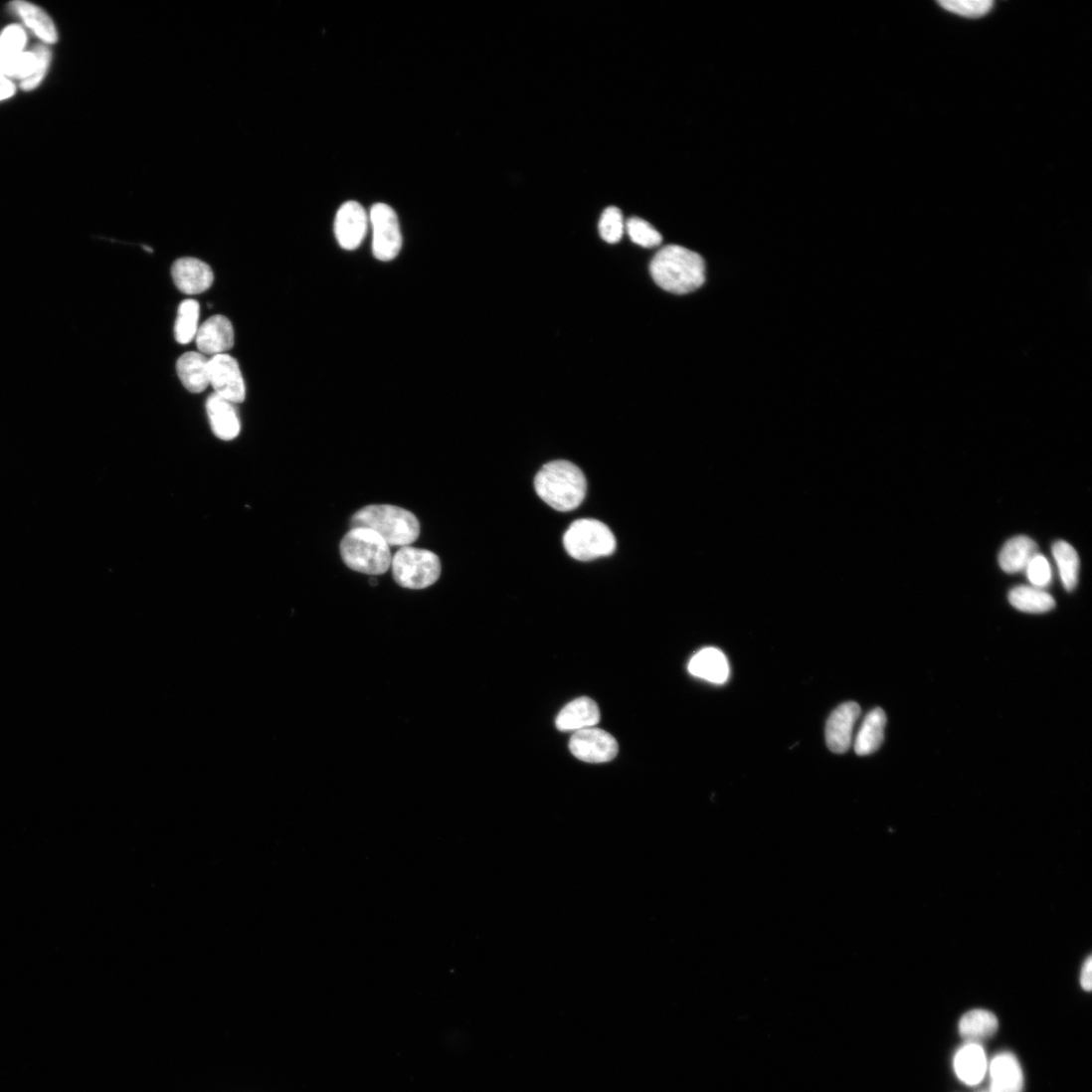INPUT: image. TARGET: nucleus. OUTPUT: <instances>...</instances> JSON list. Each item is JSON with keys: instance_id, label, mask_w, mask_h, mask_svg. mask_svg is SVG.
<instances>
[{"instance_id": "1", "label": "nucleus", "mask_w": 1092, "mask_h": 1092, "mask_svg": "<svg viewBox=\"0 0 1092 1092\" xmlns=\"http://www.w3.org/2000/svg\"><path fill=\"white\" fill-rule=\"evenodd\" d=\"M650 274L662 289L686 294L705 282V263L696 253L679 246L661 249L650 263Z\"/></svg>"}, {"instance_id": "2", "label": "nucleus", "mask_w": 1092, "mask_h": 1092, "mask_svg": "<svg viewBox=\"0 0 1092 1092\" xmlns=\"http://www.w3.org/2000/svg\"><path fill=\"white\" fill-rule=\"evenodd\" d=\"M537 495L561 512L577 509L587 493L583 471L568 460H554L543 465L534 480Z\"/></svg>"}, {"instance_id": "3", "label": "nucleus", "mask_w": 1092, "mask_h": 1092, "mask_svg": "<svg viewBox=\"0 0 1092 1092\" xmlns=\"http://www.w3.org/2000/svg\"><path fill=\"white\" fill-rule=\"evenodd\" d=\"M351 528H369L388 544L408 546L420 535V523L410 511L391 505H371L356 512Z\"/></svg>"}, {"instance_id": "4", "label": "nucleus", "mask_w": 1092, "mask_h": 1092, "mask_svg": "<svg viewBox=\"0 0 1092 1092\" xmlns=\"http://www.w3.org/2000/svg\"><path fill=\"white\" fill-rule=\"evenodd\" d=\"M345 565L358 573L384 575L392 566L389 544L369 528H351L340 543Z\"/></svg>"}, {"instance_id": "5", "label": "nucleus", "mask_w": 1092, "mask_h": 1092, "mask_svg": "<svg viewBox=\"0 0 1092 1092\" xmlns=\"http://www.w3.org/2000/svg\"><path fill=\"white\" fill-rule=\"evenodd\" d=\"M567 553L575 560L589 562L612 556L617 539L609 526L595 519H579L564 536Z\"/></svg>"}, {"instance_id": "6", "label": "nucleus", "mask_w": 1092, "mask_h": 1092, "mask_svg": "<svg viewBox=\"0 0 1092 1092\" xmlns=\"http://www.w3.org/2000/svg\"><path fill=\"white\" fill-rule=\"evenodd\" d=\"M391 567L397 584L411 590L427 589L442 575V563L435 553L411 546L397 552Z\"/></svg>"}, {"instance_id": "7", "label": "nucleus", "mask_w": 1092, "mask_h": 1092, "mask_svg": "<svg viewBox=\"0 0 1092 1092\" xmlns=\"http://www.w3.org/2000/svg\"><path fill=\"white\" fill-rule=\"evenodd\" d=\"M370 224L373 228V253L381 262L395 260L403 245V238L398 216L395 211L386 204H376L370 213Z\"/></svg>"}, {"instance_id": "8", "label": "nucleus", "mask_w": 1092, "mask_h": 1092, "mask_svg": "<svg viewBox=\"0 0 1092 1092\" xmlns=\"http://www.w3.org/2000/svg\"><path fill=\"white\" fill-rule=\"evenodd\" d=\"M210 385L216 395L234 405L246 401L247 388L239 363L226 353L211 357Z\"/></svg>"}, {"instance_id": "9", "label": "nucleus", "mask_w": 1092, "mask_h": 1092, "mask_svg": "<svg viewBox=\"0 0 1092 1092\" xmlns=\"http://www.w3.org/2000/svg\"><path fill=\"white\" fill-rule=\"evenodd\" d=\"M570 750L583 762L599 764L614 760L619 754V744L611 734L589 727L573 735Z\"/></svg>"}, {"instance_id": "10", "label": "nucleus", "mask_w": 1092, "mask_h": 1092, "mask_svg": "<svg viewBox=\"0 0 1092 1092\" xmlns=\"http://www.w3.org/2000/svg\"><path fill=\"white\" fill-rule=\"evenodd\" d=\"M370 216L357 202H346L338 210L334 231L339 246L345 251H355L366 238Z\"/></svg>"}, {"instance_id": "11", "label": "nucleus", "mask_w": 1092, "mask_h": 1092, "mask_svg": "<svg viewBox=\"0 0 1092 1092\" xmlns=\"http://www.w3.org/2000/svg\"><path fill=\"white\" fill-rule=\"evenodd\" d=\"M860 714L861 707L856 702L843 703L830 714L826 722L825 739L832 753L844 754L851 747L854 727Z\"/></svg>"}, {"instance_id": "12", "label": "nucleus", "mask_w": 1092, "mask_h": 1092, "mask_svg": "<svg viewBox=\"0 0 1092 1092\" xmlns=\"http://www.w3.org/2000/svg\"><path fill=\"white\" fill-rule=\"evenodd\" d=\"M176 287L186 294H199L208 290L214 281V273L209 265L193 258L177 260L171 268Z\"/></svg>"}, {"instance_id": "13", "label": "nucleus", "mask_w": 1092, "mask_h": 1092, "mask_svg": "<svg viewBox=\"0 0 1092 1092\" xmlns=\"http://www.w3.org/2000/svg\"><path fill=\"white\" fill-rule=\"evenodd\" d=\"M200 353L209 356L225 354L232 349L235 335L232 323L222 315H215L204 322L196 336Z\"/></svg>"}, {"instance_id": "14", "label": "nucleus", "mask_w": 1092, "mask_h": 1092, "mask_svg": "<svg viewBox=\"0 0 1092 1092\" xmlns=\"http://www.w3.org/2000/svg\"><path fill=\"white\" fill-rule=\"evenodd\" d=\"M206 408L212 431L218 439L230 442L239 436L241 424L234 404L214 393L208 398Z\"/></svg>"}, {"instance_id": "15", "label": "nucleus", "mask_w": 1092, "mask_h": 1092, "mask_svg": "<svg viewBox=\"0 0 1092 1092\" xmlns=\"http://www.w3.org/2000/svg\"><path fill=\"white\" fill-rule=\"evenodd\" d=\"M688 670L691 675L717 685L724 684L730 677V664L724 653L715 647L698 651L691 658Z\"/></svg>"}, {"instance_id": "16", "label": "nucleus", "mask_w": 1092, "mask_h": 1092, "mask_svg": "<svg viewBox=\"0 0 1092 1092\" xmlns=\"http://www.w3.org/2000/svg\"><path fill=\"white\" fill-rule=\"evenodd\" d=\"M176 372L191 393L200 394L210 386V359L200 352L182 354L177 360Z\"/></svg>"}, {"instance_id": "17", "label": "nucleus", "mask_w": 1092, "mask_h": 1092, "mask_svg": "<svg viewBox=\"0 0 1092 1092\" xmlns=\"http://www.w3.org/2000/svg\"><path fill=\"white\" fill-rule=\"evenodd\" d=\"M600 721L597 703L588 698H578L564 707L557 717L556 724L561 732H578L594 727Z\"/></svg>"}, {"instance_id": "18", "label": "nucleus", "mask_w": 1092, "mask_h": 1092, "mask_svg": "<svg viewBox=\"0 0 1092 1092\" xmlns=\"http://www.w3.org/2000/svg\"><path fill=\"white\" fill-rule=\"evenodd\" d=\"M991 1077V1092H1022V1071L1011 1053L1003 1052L994 1058Z\"/></svg>"}, {"instance_id": "19", "label": "nucleus", "mask_w": 1092, "mask_h": 1092, "mask_svg": "<svg viewBox=\"0 0 1092 1092\" xmlns=\"http://www.w3.org/2000/svg\"><path fill=\"white\" fill-rule=\"evenodd\" d=\"M955 1072L958 1078L968 1084H979L986 1076L988 1060L983 1047L980 1044L968 1043L962 1047L954 1059Z\"/></svg>"}, {"instance_id": "20", "label": "nucleus", "mask_w": 1092, "mask_h": 1092, "mask_svg": "<svg viewBox=\"0 0 1092 1092\" xmlns=\"http://www.w3.org/2000/svg\"><path fill=\"white\" fill-rule=\"evenodd\" d=\"M1037 554L1038 545L1033 539L1016 536L1003 545L999 557L1000 566L1007 574H1016L1024 571Z\"/></svg>"}, {"instance_id": "21", "label": "nucleus", "mask_w": 1092, "mask_h": 1092, "mask_svg": "<svg viewBox=\"0 0 1092 1092\" xmlns=\"http://www.w3.org/2000/svg\"><path fill=\"white\" fill-rule=\"evenodd\" d=\"M999 1028L998 1017L991 1011L975 1009L963 1015L959 1022V1033L969 1043L980 1042L992 1038Z\"/></svg>"}, {"instance_id": "22", "label": "nucleus", "mask_w": 1092, "mask_h": 1092, "mask_svg": "<svg viewBox=\"0 0 1092 1092\" xmlns=\"http://www.w3.org/2000/svg\"><path fill=\"white\" fill-rule=\"evenodd\" d=\"M887 717L882 708H875L865 717L855 741V752L868 756L879 750L884 740Z\"/></svg>"}, {"instance_id": "23", "label": "nucleus", "mask_w": 1092, "mask_h": 1092, "mask_svg": "<svg viewBox=\"0 0 1092 1092\" xmlns=\"http://www.w3.org/2000/svg\"><path fill=\"white\" fill-rule=\"evenodd\" d=\"M1009 603L1015 610L1025 613L1040 615L1054 610L1056 602L1045 590L1033 586H1018L1008 594Z\"/></svg>"}, {"instance_id": "24", "label": "nucleus", "mask_w": 1092, "mask_h": 1092, "mask_svg": "<svg viewBox=\"0 0 1092 1092\" xmlns=\"http://www.w3.org/2000/svg\"><path fill=\"white\" fill-rule=\"evenodd\" d=\"M11 10L46 44H55L58 33L51 18L40 8L27 2L12 3Z\"/></svg>"}, {"instance_id": "25", "label": "nucleus", "mask_w": 1092, "mask_h": 1092, "mask_svg": "<svg viewBox=\"0 0 1092 1092\" xmlns=\"http://www.w3.org/2000/svg\"><path fill=\"white\" fill-rule=\"evenodd\" d=\"M1052 552L1065 590L1073 591L1078 583L1080 567L1077 552L1073 546L1062 540L1054 543Z\"/></svg>"}, {"instance_id": "26", "label": "nucleus", "mask_w": 1092, "mask_h": 1092, "mask_svg": "<svg viewBox=\"0 0 1092 1092\" xmlns=\"http://www.w3.org/2000/svg\"><path fill=\"white\" fill-rule=\"evenodd\" d=\"M200 303L195 299L182 301L178 308L174 326L175 339L179 344L192 342L199 330Z\"/></svg>"}, {"instance_id": "27", "label": "nucleus", "mask_w": 1092, "mask_h": 1092, "mask_svg": "<svg viewBox=\"0 0 1092 1092\" xmlns=\"http://www.w3.org/2000/svg\"><path fill=\"white\" fill-rule=\"evenodd\" d=\"M626 231V222L622 211L617 207L607 208L601 215L599 233L601 238L611 245L619 243Z\"/></svg>"}, {"instance_id": "28", "label": "nucleus", "mask_w": 1092, "mask_h": 1092, "mask_svg": "<svg viewBox=\"0 0 1092 1092\" xmlns=\"http://www.w3.org/2000/svg\"><path fill=\"white\" fill-rule=\"evenodd\" d=\"M626 230L633 242L643 249H654L662 241L661 235L648 222L637 217L628 220Z\"/></svg>"}, {"instance_id": "29", "label": "nucleus", "mask_w": 1092, "mask_h": 1092, "mask_svg": "<svg viewBox=\"0 0 1092 1092\" xmlns=\"http://www.w3.org/2000/svg\"><path fill=\"white\" fill-rule=\"evenodd\" d=\"M946 11L968 19H980L991 13L995 3L992 0H955L938 3Z\"/></svg>"}, {"instance_id": "30", "label": "nucleus", "mask_w": 1092, "mask_h": 1092, "mask_svg": "<svg viewBox=\"0 0 1092 1092\" xmlns=\"http://www.w3.org/2000/svg\"><path fill=\"white\" fill-rule=\"evenodd\" d=\"M27 43L25 31L20 26L7 28L0 36V63L24 53Z\"/></svg>"}, {"instance_id": "31", "label": "nucleus", "mask_w": 1092, "mask_h": 1092, "mask_svg": "<svg viewBox=\"0 0 1092 1092\" xmlns=\"http://www.w3.org/2000/svg\"><path fill=\"white\" fill-rule=\"evenodd\" d=\"M32 52L35 55V67L31 76L21 83V88L24 91H33L38 88L45 79L51 64V50L46 45H38Z\"/></svg>"}, {"instance_id": "32", "label": "nucleus", "mask_w": 1092, "mask_h": 1092, "mask_svg": "<svg viewBox=\"0 0 1092 1092\" xmlns=\"http://www.w3.org/2000/svg\"><path fill=\"white\" fill-rule=\"evenodd\" d=\"M1024 571L1027 580L1035 588L1044 590L1051 584L1052 570L1050 563L1040 554L1030 560Z\"/></svg>"}, {"instance_id": "33", "label": "nucleus", "mask_w": 1092, "mask_h": 1092, "mask_svg": "<svg viewBox=\"0 0 1092 1092\" xmlns=\"http://www.w3.org/2000/svg\"><path fill=\"white\" fill-rule=\"evenodd\" d=\"M1091 971H1092V959L1089 956L1086 959V961L1083 965V968H1082V971H1081V976H1080V985H1081L1082 989L1086 992H1090L1091 989H1092Z\"/></svg>"}, {"instance_id": "34", "label": "nucleus", "mask_w": 1092, "mask_h": 1092, "mask_svg": "<svg viewBox=\"0 0 1092 1092\" xmlns=\"http://www.w3.org/2000/svg\"><path fill=\"white\" fill-rule=\"evenodd\" d=\"M15 93L14 84L3 75H0V100L10 98Z\"/></svg>"}, {"instance_id": "35", "label": "nucleus", "mask_w": 1092, "mask_h": 1092, "mask_svg": "<svg viewBox=\"0 0 1092 1092\" xmlns=\"http://www.w3.org/2000/svg\"><path fill=\"white\" fill-rule=\"evenodd\" d=\"M370 584H371L372 586H377V585H378V580H377V579H375V578H371V579H370Z\"/></svg>"}, {"instance_id": "36", "label": "nucleus", "mask_w": 1092, "mask_h": 1092, "mask_svg": "<svg viewBox=\"0 0 1092 1092\" xmlns=\"http://www.w3.org/2000/svg\"><path fill=\"white\" fill-rule=\"evenodd\" d=\"M143 249H144L145 251H147L148 253H150V254H152V253H153V250H152V249H149V248H147V247H143Z\"/></svg>"}]
</instances>
